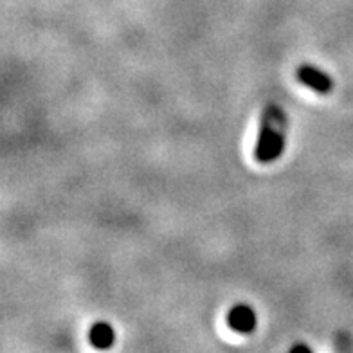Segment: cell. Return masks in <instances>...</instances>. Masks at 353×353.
<instances>
[{
  "instance_id": "277c9868",
  "label": "cell",
  "mask_w": 353,
  "mask_h": 353,
  "mask_svg": "<svg viewBox=\"0 0 353 353\" xmlns=\"http://www.w3.org/2000/svg\"><path fill=\"white\" fill-rule=\"evenodd\" d=\"M88 341H90L94 348L107 350L116 341V332H114V328L108 325L107 321H98L88 330Z\"/></svg>"
},
{
  "instance_id": "7a4b0ae2",
  "label": "cell",
  "mask_w": 353,
  "mask_h": 353,
  "mask_svg": "<svg viewBox=\"0 0 353 353\" xmlns=\"http://www.w3.org/2000/svg\"><path fill=\"white\" fill-rule=\"evenodd\" d=\"M296 78L301 85L308 87L314 92L326 96L334 90V79L326 74L325 70L317 69V67L310 65V63H303L296 70Z\"/></svg>"
},
{
  "instance_id": "5b68a950",
  "label": "cell",
  "mask_w": 353,
  "mask_h": 353,
  "mask_svg": "<svg viewBox=\"0 0 353 353\" xmlns=\"http://www.w3.org/2000/svg\"><path fill=\"white\" fill-rule=\"evenodd\" d=\"M292 352H298V350H303V352H310V348H308L307 344H296V346H292Z\"/></svg>"
},
{
  "instance_id": "3957f363",
  "label": "cell",
  "mask_w": 353,
  "mask_h": 353,
  "mask_svg": "<svg viewBox=\"0 0 353 353\" xmlns=\"http://www.w3.org/2000/svg\"><path fill=\"white\" fill-rule=\"evenodd\" d=\"M228 325L231 330L238 332V334H251L256 328L254 310L245 303L234 305L228 314Z\"/></svg>"
},
{
  "instance_id": "6da1fadb",
  "label": "cell",
  "mask_w": 353,
  "mask_h": 353,
  "mask_svg": "<svg viewBox=\"0 0 353 353\" xmlns=\"http://www.w3.org/2000/svg\"><path fill=\"white\" fill-rule=\"evenodd\" d=\"M285 125H287V117H285L283 110L274 103H270L263 112L261 130L258 135V141H256L254 157L258 163H274L279 159V155L283 154Z\"/></svg>"
}]
</instances>
